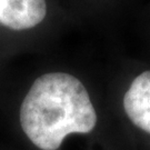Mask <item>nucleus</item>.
Masks as SVG:
<instances>
[{
	"instance_id": "obj_1",
	"label": "nucleus",
	"mask_w": 150,
	"mask_h": 150,
	"mask_svg": "<svg viewBox=\"0 0 150 150\" xmlns=\"http://www.w3.org/2000/svg\"><path fill=\"white\" fill-rule=\"evenodd\" d=\"M23 132L41 150H57L70 134H89L97 113L87 89L64 72L38 77L20 108Z\"/></svg>"
},
{
	"instance_id": "obj_3",
	"label": "nucleus",
	"mask_w": 150,
	"mask_h": 150,
	"mask_svg": "<svg viewBox=\"0 0 150 150\" xmlns=\"http://www.w3.org/2000/svg\"><path fill=\"white\" fill-rule=\"evenodd\" d=\"M123 108L132 122L150 134V70L136 77L123 97Z\"/></svg>"
},
{
	"instance_id": "obj_2",
	"label": "nucleus",
	"mask_w": 150,
	"mask_h": 150,
	"mask_svg": "<svg viewBox=\"0 0 150 150\" xmlns=\"http://www.w3.org/2000/svg\"><path fill=\"white\" fill-rule=\"evenodd\" d=\"M46 15V0H0V25L13 30L36 27Z\"/></svg>"
}]
</instances>
